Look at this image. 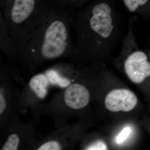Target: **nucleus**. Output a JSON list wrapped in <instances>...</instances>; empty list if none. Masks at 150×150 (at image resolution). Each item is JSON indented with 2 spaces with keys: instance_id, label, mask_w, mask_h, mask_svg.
Masks as SVG:
<instances>
[{
  "instance_id": "obj_6",
  "label": "nucleus",
  "mask_w": 150,
  "mask_h": 150,
  "mask_svg": "<svg viewBox=\"0 0 150 150\" xmlns=\"http://www.w3.org/2000/svg\"><path fill=\"white\" fill-rule=\"evenodd\" d=\"M134 22V18L131 20L129 31L123 40V48L129 52L124 68L126 74L133 82L140 83L150 76V62L146 54L137 46L133 30Z\"/></svg>"
},
{
  "instance_id": "obj_1",
  "label": "nucleus",
  "mask_w": 150,
  "mask_h": 150,
  "mask_svg": "<svg viewBox=\"0 0 150 150\" xmlns=\"http://www.w3.org/2000/svg\"><path fill=\"white\" fill-rule=\"evenodd\" d=\"M75 11L47 4L10 35L15 64L33 73L44 62L74 58L71 31Z\"/></svg>"
},
{
  "instance_id": "obj_5",
  "label": "nucleus",
  "mask_w": 150,
  "mask_h": 150,
  "mask_svg": "<svg viewBox=\"0 0 150 150\" xmlns=\"http://www.w3.org/2000/svg\"><path fill=\"white\" fill-rule=\"evenodd\" d=\"M50 85L44 73L32 77L24 88L18 93V111L29 109L32 112L33 120L38 123L42 115V109L45 105L44 100L48 94Z\"/></svg>"
},
{
  "instance_id": "obj_8",
  "label": "nucleus",
  "mask_w": 150,
  "mask_h": 150,
  "mask_svg": "<svg viewBox=\"0 0 150 150\" xmlns=\"http://www.w3.org/2000/svg\"><path fill=\"white\" fill-rule=\"evenodd\" d=\"M138 99L136 95L128 89L113 90L107 95L105 104L106 108L112 112H128L137 105Z\"/></svg>"
},
{
  "instance_id": "obj_10",
  "label": "nucleus",
  "mask_w": 150,
  "mask_h": 150,
  "mask_svg": "<svg viewBox=\"0 0 150 150\" xmlns=\"http://www.w3.org/2000/svg\"><path fill=\"white\" fill-rule=\"evenodd\" d=\"M127 10L136 13L150 6V0H121Z\"/></svg>"
},
{
  "instance_id": "obj_2",
  "label": "nucleus",
  "mask_w": 150,
  "mask_h": 150,
  "mask_svg": "<svg viewBox=\"0 0 150 150\" xmlns=\"http://www.w3.org/2000/svg\"><path fill=\"white\" fill-rule=\"evenodd\" d=\"M120 21L109 0H98L75 10L72 23L74 58L91 59L114 48L120 33Z\"/></svg>"
},
{
  "instance_id": "obj_12",
  "label": "nucleus",
  "mask_w": 150,
  "mask_h": 150,
  "mask_svg": "<svg viewBox=\"0 0 150 150\" xmlns=\"http://www.w3.org/2000/svg\"><path fill=\"white\" fill-rule=\"evenodd\" d=\"M107 145L102 140H97L92 142L85 148L86 150H107Z\"/></svg>"
},
{
  "instance_id": "obj_9",
  "label": "nucleus",
  "mask_w": 150,
  "mask_h": 150,
  "mask_svg": "<svg viewBox=\"0 0 150 150\" xmlns=\"http://www.w3.org/2000/svg\"><path fill=\"white\" fill-rule=\"evenodd\" d=\"M69 69V67L66 63H61L53 66L44 73L50 85L65 88L74 81L68 75Z\"/></svg>"
},
{
  "instance_id": "obj_4",
  "label": "nucleus",
  "mask_w": 150,
  "mask_h": 150,
  "mask_svg": "<svg viewBox=\"0 0 150 150\" xmlns=\"http://www.w3.org/2000/svg\"><path fill=\"white\" fill-rule=\"evenodd\" d=\"M34 120L23 121L19 117L9 123L1 133V150H34L40 139Z\"/></svg>"
},
{
  "instance_id": "obj_11",
  "label": "nucleus",
  "mask_w": 150,
  "mask_h": 150,
  "mask_svg": "<svg viewBox=\"0 0 150 150\" xmlns=\"http://www.w3.org/2000/svg\"><path fill=\"white\" fill-rule=\"evenodd\" d=\"M88 0H54L51 4L76 10L84 6L85 4Z\"/></svg>"
},
{
  "instance_id": "obj_7",
  "label": "nucleus",
  "mask_w": 150,
  "mask_h": 150,
  "mask_svg": "<svg viewBox=\"0 0 150 150\" xmlns=\"http://www.w3.org/2000/svg\"><path fill=\"white\" fill-rule=\"evenodd\" d=\"M47 4L39 0H3L0 16L9 35Z\"/></svg>"
},
{
  "instance_id": "obj_13",
  "label": "nucleus",
  "mask_w": 150,
  "mask_h": 150,
  "mask_svg": "<svg viewBox=\"0 0 150 150\" xmlns=\"http://www.w3.org/2000/svg\"><path fill=\"white\" fill-rule=\"evenodd\" d=\"M131 129L129 127H126L121 131L117 137L116 142L118 144L123 143L129 137L131 133Z\"/></svg>"
},
{
  "instance_id": "obj_3",
  "label": "nucleus",
  "mask_w": 150,
  "mask_h": 150,
  "mask_svg": "<svg viewBox=\"0 0 150 150\" xmlns=\"http://www.w3.org/2000/svg\"><path fill=\"white\" fill-rule=\"evenodd\" d=\"M16 72L1 59L0 65V130L4 132L11 121L19 117L18 97L14 82Z\"/></svg>"
}]
</instances>
